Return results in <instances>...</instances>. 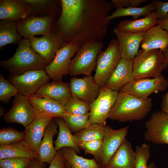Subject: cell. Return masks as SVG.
I'll return each mask as SVG.
<instances>
[{
  "mask_svg": "<svg viewBox=\"0 0 168 168\" xmlns=\"http://www.w3.org/2000/svg\"><path fill=\"white\" fill-rule=\"evenodd\" d=\"M65 166L66 168H70L69 164L65 161Z\"/></svg>",
  "mask_w": 168,
  "mask_h": 168,
  "instance_id": "816d5d0a",
  "label": "cell"
},
{
  "mask_svg": "<svg viewBox=\"0 0 168 168\" xmlns=\"http://www.w3.org/2000/svg\"><path fill=\"white\" fill-rule=\"evenodd\" d=\"M134 79L133 60L121 58L104 87L118 91Z\"/></svg>",
  "mask_w": 168,
  "mask_h": 168,
  "instance_id": "ffe728a7",
  "label": "cell"
},
{
  "mask_svg": "<svg viewBox=\"0 0 168 168\" xmlns=\"http://www.w3.org/2000/svg\"><path fill=\"white\" fill-rule=\"evenodd\" d=\"M102 144V140L98 139L80 142L78 145L86 153L91 154L94 157L99 152Z\"/></svg>",
  "mask_w": 168,
  "mask_h": 168,
  "instance_id": "60d3db41",
  "label": "cell"
},
{
  "mask_svg": "<svg viewBox=\"0 0 168 168\" xmlns=\"http://www.w3.org/2000/svg\"><path fill=\"white\" fill-rule=\"evenodd\" d=\"M58 126L54 119L46 127L38 152V158L42 163L49 164L57 151L54 147L53 138L58 133Z\"/></svg>",
  "mask_w": 168,
  "mask_h": 168,
  "instance_id": "d4e9b609",
  "label": "cell"
},
{
  "mask_svg": "<svg viewBox=\"0 0 168 168\" xmlns=\"http://www.w3.org/2000/svg\"><path fill=\"white\" fill-rule=\"evenodd\" d=\"M152 2L156 7V12L158 19H163L168 17V2L153 0Z\"/></svg>",
  "mask_w": 168,
  "mask_h": 168,
  "instance_id": "7bdbcfd3",
  "label": "cell"
},
{
  "mask_svg": "<svg viewBox=\"0 0 168 168\" xmlns=\"http://www.w3.org/2000/svg\"><path fill=\"white\" fill-rule=\"evenodd\" d=\"M30 9L23 0H0V19L15 21L23 20Z\"/></svg>",
  "mask_w": 168,
  "mask_h": 168,
  "instance_id": "603a6c76",
  "label": "cell"
},
{
  "mask_svg": "<svg viewBox=\"0 0 168 168\" xmlns=\"http://www.w3.org/2000/svg\"><path fill=\"white\" fill-rule=\"evenodd\" d=\"M152 106L150 97L142 99L119 91L108 119L121 122L140 121L147 116Z\"/></svg>",
  "mask_w": 168,
  "mask_h": 168,
  "instance_id": "7a4b0ae2",
  "label": "cell"
},
{
  "mask_svg": "<svg viewBox=\"0 0 168 168\" xmlns=\"http://www.w3.org/2000/svg\"><path fill=\"white\" fill-rule=\"evenodd\" d=\"M64 107L67 112L76 115L86 114L89 112L90 110L89 104L72 96Z\"/></svg>",
  "mask_w": 168,
  "mask_h": 168,
  "instance_id": "d590c367",
  "label": "cell"
},
{
  "mask_svg": "<svg viewBox=\"0 0 168 168\" xmlns=\"http://www.w3.org/2000/svg\"><path fill=\"white\" fill-rule=\"evenodd\" d=\"M136 153L126 138L107 163L105 168H135Z\"/></svg>",
  "mask_w": 168,
  "mask_h": 168,
  "instance_id": "cb8c5ba5",
  "label": "cell"
},
{
  "mask_svg": "<svg viewBox=\"0 0 168 168\" xmlns=\"http://www.w3.org/2000/svg\"><path fill=\"white\" fill-rule=\"evenodd\" d=\"M116 8L138 7L144 2H148V0H111Z\"/></svg>",
  "mask_w": 168,
  "mask_h": 168,
  "instance_id": "b9f144b4",
  "label": "cell"
},
{
  "mask_svg": "<svg viewBox=\"0 0 168 168\" xmlns=\"http://www.w3.org/2000/svg\"><path fill=\"white\" fill-rule=\"evenodd\" d=\"M128 129V126L115 129L109 125H105L101 148L94 158L100 168H105L110 158L126 138Z\"/></svg>",
  "mask_w": 168,
  "mask_h": 168,
  "instance_id": "52a82bcc",
  "label": "cell"
},
{
  "mask_svg": "<svg viewBox=\"0 0 168 168\" xmlns=\"http://www.w3.org/2000/svg\"><path fill=\"white\" fill-rule=\"evenodd\" d=\"M161 107V111L168 114V90L163 97Z\"/></svg>",
  "mask_w": 168,
  "mask_h": 168,
  "instance_id": "f6af8a7d",
  "label": "cell"
},
{
  "mask_svg": "<svg viewBox=\"0 0 168 168\" xmlns=\"http://www.w3.org/2000/svg\"><path fill=\"white\" fill-rule=\"evenodd\" d=\"M34 95L41 98L54 100L64 106L72 97L69 84L61 81H53L44 85Z\"/></svg>",
  "mask_w": 168,
  "mask_h": 168,
  "instance_id": "7402d4cb",
  "label": "cell"
},
{
  "mask_svg": "<svg viewBox=\"0 0 168 168\" xmlns=\"http://www.w3.org/2000/svg\"><path fill=\"white\" fill-rule=\"evenodd\" d=\"M24 132H20L15 129L7 127L0 131V145H7L21 142L24 139Z\"/></svg>",
  "mask_w": 168,
  "mask_h": 168,
  "instance_id": "8d00e7d4",
  "label": "cell"
},
{
  "mask_svg": "<svg viewBox=\"0 0 168 168\" xmlns=\"http://www.w3.org/2000/svg\"><path fill=\"white\" fill-rule=\"evenodd\" d=\"M150 149V145L146 143L136 147L135 168H148L147 163L151 155Z\"/></svg>",
  "mask_w": 168,
  "mask_h": 168,
  "instance_id": "f35d334b",
  "label": "cell"
},
{
  "mask_svg": "<svg viewBox=\"0 0 168 168\" xmlns=\"http://www.w3.org/2000/svg\"><path fill=\"white\" fill-rule=\"evenodd\" d=\"M121 58L120 47L117 39H112L105 50L98 55L93 77L101 88L104 87Z\"/></svg>",
  "mask_w": 168,
  "mask_h": 168,
  "instance_id": "8992f818",
  "label": "cell"
},
{
  "mask_svg": "<svg viewBox=\"0 0 168 168\" xmlns=\"http://www.w3.org/2000/svg\"><path fill=\"white\" fill-rule=\"evenodd\" d=\"M0 117H2L3 115L4 116L5 114H4V110L3 108L0 106Z\"/></svg>",
  "mask_w": 168,
  "mask_h": 168,
  "instance_id": "f907efd6",
  "label": "cell"
},
{
  "mask_svg": "<svg viewBox=\"0 0 168 168\" xmlns=\"http://www.w3.org/2000/svg\"><path fill=\"white\" fill-rule=\"evenodd\" d=\"M163 53L160 50H139L133 60L134 79L159 76L163 70Z\"/></svg>",
  "mask_w": 168,
  "mask_h": 168,
  "instance_id": "5b68a950",
  "label": "cell"
},
{
  "mask_svg": "<svg viewBox=\"0 0 168 168\" xmlns=\"http://www.w3.org/2000/svg\"><path fill=\"white\" fill-rule=\"evenodd\" d=\"M148 168H158L156 166L154 162L153 161H151L148 164Z\"/></svg>",
  "mask_w": 168,
  "mask_h": 168,
  "instance_id": "681fc988",
  "label": "cell"
},
{
  "mask_svg": "<svg viewBox=\"0 0 168 168\" xmlns=\"http://www.w3.org/2000/svg\"><path fill=\"white\" fill-rule=\"evenodd\" d=\"M119 92L118 91L105 87L100 88L98 97L90 104L89 124L98 123L106 125Z\"/></svg>",
  "mask_w": 168,
  "mask_h": 168,
  "instance_id": "30bf717a",
  "label": "cell"
},
{
  "mask_svg": "<svg viewBox=\"0 0 168 168\" xmlns=\"http://www.w3.org/2000/svg\"><path fill=\"white\" fill-rule=\"evenodd\" d=\"M60 150L70 168H100L94 159H88L79 156L71 147H65Z\"/></svg>",
  "mask_w": 168,
  "mask_h": 168,
  "instance_id": "4dcf8cb0",
  "label": "cell"
},
{
  "mask_svg": "<svg viewBox=\"0 0 168 168\" xmlns=\"http://www.w3.org/2000/svg\"><path fill=\"white\" fill-rule=\"evenodd\" d=\"M19 33L16 22L5 20L0 21V48L6 45L17 44L22 40Z\"/></svg>",
  "mask_w": 168,
  "mask_h": 168,
  "instance_id": "f1b7e54d",
  "label": "cell"
},
{
  "mask_svg": "<svg viewBox=\"0 0 168 168\" xmlns=\"http://www.w3.org/2000/svg\"><path fill=\"white\" fill-rule=\"evenodd\" d=\"M86 0H61L60 15L53 23L52 32L62 39L70 30L77 20Z\"/></svg>",
  "mask_w": 168,
  "mask_h": 168,
  "instance_id": "8fae6325",
  "label": "cell"
},
{
  "mask_svg": "<svg viewBox=\"0 0 168 168\" xmlns=\"http://www.w3.org/2000/svg\"><path fill=\"white\" fill-rule=\"evenodd\" d=\"M33 159L13 157L0 159V168H29Z\"/></svg>",
  "mask_w": 168,
  "mask_h": 168,
  "instance_id": "ab89813d",
  "label": "cell"
},
{
  "mask_svg": "<svg viewBox=\"0 0 168 168\" xmlns=\"http://www.w3.org/2000/svg\"><path fill=\"white\" fill-rule=\"evenodd\" d=\"M141 44L143 50L157 49L163 52L168 46V31L155 25L145 32Z\"/></svg>",
  "mask_w": 168,
  "mask_h": 168,
  "instance_id": "484cf974",
  "label": "cell"
},
{
  "mask_svg": "<svg viewBox=\"0 0 168 168\" xmlns=\"http://www.w3.org/2000/svg\"><path fill=\"white\" fill-rule=\"evenodd\" d=\"M49 164L48 168H66L65 160L60 149L57 151L56 154Z\"/></svg>",
  "mask_w": 168,
  "mask_h": 168,
  "instance_id": "ee69618b",
  "label": "cell"
},
{
  "mask_svg": "<svg viewBox=\"0 0 168 168\" xmlns=\"http://www.w3.org/2000/svg\"><path fill=\"white\" fill-rule=\"evenodd\" d=\"M18 93L16 87L0 74V100L4 103L8 102L13 96Z\"/></svg>",
  "mask_w": 168,
  "mask_h": 168,
  "instance_id": "74e56055",
  "label": "cell"
},
{
  "mask_svg": "<svg viewBox=\"0 0 168 168\" xmlns=\"http://www.w3.org/2000/svg\"><path fill=\"white\" fill-rule=\"evenodd\" d=\"M53 119L43 116H35L33 121L25 127L23 131L25 136L21 142L26 148L37 154L44 130Z\"/></svg>",
  "mask_w": 168,
  "mask_h": 168,
  "instance_id": "e0dca14e",
  "label": "cell"
},
{
  "mask_svg": "<svg viewBox=\"0 0 168 168\" xmlns=\"http://www.w3.org/2000/svg\"><path fill=\"white\" fill-rule=\"evenodd\" d=\"M69 84L72 96L89 104L97 98L100 89L91 75L81 78H72Z\"/></svg>",
  "mask_w": 168,
  "mask_h": 168,
  "instance_id": "ac0fdd59",
  "label": "cell"
},
{
  "mask_svg": "<svg viewBox=\"0 0 168 168\" xmlns=\"http://www.w3.org/2000/svg\"><path fill=\"white\" fill-rule=\"evenodd\" d=\"M46 166V163L41 162L37 158L33 160L29 168H45Z\"/></svg>",
  "mask_w": 168,
  "mask_h": 168,
  "instance_id": "bcb514c9",
  "label": "cell"
},
{
  "mask_svg": "<svg viewBox=\"0 0 168 168\" xmlns=\"http://www.w3.org/2000/svg\"><path fill=\"white\" fill-rule=\"evenodd\" d=\"M156 24L168 31V17L163 19H158Z\"/></svg>",
  "mask_w": 168,
  "mask_h": 168,
  "instance_id": "c3c4849f",
  "label": "cell"
},
{
  "mask_svg": "<svg viewBox=\"0 0 168 168\" xmlns=\"http://www.w3.org/2000/svg\"><path fill=\"white\" fill-rule=\"evenodd\" d=\"M168 87V80L161 74L153 78L134 79L120 90L138 98L146 99L153 93L165 91Z\"/></svg>",
  "mask_w": 168,
  "mask_h": 168,
  "instance_id": "9c48e42d",
  "label": "cell"
},
{
  "mask_svg": "<svg viewBox=\"0 0 168 168\" xmlns=\"http://www.w3.org/2000/svg\"><path fill=\"white\" fill-rule=\"evenodd\" d=\"M31 47L49 64L58 51L65 44L60 36L51 32L41 37L29 39Z\"/></svg>",
  "mask_w": 168,
  "mask_h": 168,
  "instance_id": "2e32d148",
  "label": "cell"
},
{
  "mask_svg": "<svg viewBox=\"0 0 168 168\" xmlns=\"http://www.w3.org/2000/svg\"><path fill=\"white\" fill-rule=\"evenodd\" d=\"M13 157L34 159L38 158V155L28 150L21 142L9 145H0V159Z\"/></svg>",
  "mask_w": 168,
  "mask_h": 168,
  "instance_id": "1f68e13d",
  "label": "cell"
},
{
  "mask_svg": "<svg viewBox=\"0 0 168 168\" xmlns=\"http://www.w3.org/2000/svg\"><path fill=\"white\" fill-rule=\"evenodd\" d=\"M156 10V7L152 2L142 7L116 8L114 12L109 16L108 19L110 21L116 18L129 16H132L133 20H136L141 16H145Z\"/></svg>",
  "mask_w": 168,
  "mask_h": 168,
  "instance_id": "836d02e7",
  "label": "cell"
},
{
  "mask_svg": "<svg viewBox=\"0 0 168 168\" xmlns=\"http://www.w3.org/2000/svg\"><path fill=\"white\" fill-rule=\"evenodd\" d=\"M158 19L156 12L153 11L143 18L122 21L118 24L116 27L122 31L128 33L145 32L156 25Z\"/></svg>",
  "mask_w": 168,
  "mask_h": 168,
  "instance_id": "4316f807",
  "label": "cell"
},
{
  "mask_svg": "<svg viewBox=\"0 0 168 168\" xmlns=\"http://www.w3.org/2000/svg\"><path fill=\"white\" fill-rule=\"evenodd\" d=\"M105 125L98 123L90 124L73 134L76 142L78 145L83 142L98 139L102 140L105 134Z\"/></svg>",
  "mask_w": 168,
  "mask_h": 168,
  "instance_id": "d6a6232c",
  "label": "cell"
},
{
  "mask_svg": "<svg viewBox=\"0 0 168 168\" xmlns=\"http://www.w3.org/2000/svg\"><path fill=\"white\" fill-rule=\"evenodd\" d=\"M144 139L157 145H168V114L161 110L152 113L145 123Z\"/></svg>",
  "mask_w": 168,
  "mask_h": 168,
  "instance_id": "4fadbf2b",
  "label": "cell"
},
{
  "mask_svg": "<svg viewBox=\"0 0 168 168\" xmlns=\"http://www.w3.org/2000/svg\"><path fill=\"white\" fill-rule=\"evenodd\" d=\"M28 98L34 108L35 116L62 118L69 113L63 106L52 100L41 98L34 94L28 96Z\"/></svg>",
  "mask_w": 168,
  "mask_h": 168,
  "instance_id": "44dd1931",
  "label": "cell"
},
{
  "mask_svg": "<svg viewBox=\"0 0 168 168\" xmlns=\"http://www.w3.org/2000/svg\"><path fill=\"white\" fill-rule=\"evenodd\" d=\"M89 117V112L80 115L69 113L62 118L71 132L75 133L90 125L88 122Z\"/></svg>",
  "mask_w": 168,
  "mask_h": 168,
  "instance_id": "e575fe53",
  "label": "cell"
},
{
  "mask_svg": "<svg viewBox=\"0 0 168 168\" xmlns=\"http://www.w3.org/2000/svg\"><path fill=\"white\" fill-rule=\"evenodd\" d=\"M113 32L119 42L121 58L133 60L138 53L145 32L128 33L119 30L116 27Z\"/></svg>",
  "mask_w": 168,
  "mask_h": 168,
  "instance_id": "d6986e66",
  "label": "cell"
},
{
  "mask_svg": "<svg viewBox=\"0 0 168 168\" xmlns=\"http://www.w3.org/2000/svg\"><path fill=\"white\" fill-rule=\"evenodd\" d=\"M115 7L111 1L86 0L75 23L63 39L65 44L81 46L90 40L102 41L110 23L109 12Z\"/></svg>",
  "mask_w": 168,
  "mask_h": 168,
  "instance_id": "6da1fadb",
  "label": "cell"
},
{
  "mask_svg": "<svg viewBox=\"0 0 168 168\" xmlns=\"http://www.w3.org/2000/svg\"><path fill=\"white\" fill-rule=\"evenodd\" d=\"M48 63L32 48L29 39H23L14 54L0 62V66L10 73L19 75L32 70L44 69Z\"/></svg>",
  "mask_w": 168,
  "mask_h": 168,
  "instance_id": "3957f363",
  "label": "cell"
},
{
  "mask_svg": "<svg viewBox=\"0 0 168 168\" xmlns=\"http://www.w3.org/2000/svg\"><path fill=\"white\" fill-rule=\"evenodd\" d=\"M54 16L28 15L16 22L18 32L25 39H29L36 35H44L52 32Z\"/></svg>",
  "mask_w": 168,
  "mask_h": 168,
  "instance_id": "5bb4252c",
  "label": "cell"
},
{
  "mask_svg": "<svg viewBox=\"0 0 168 168\" xmlns=\"http://www.w3.org/2000/svg\"><path fill=\"white\" fill-rule=\"evenodd\" d=\"M30 9V13L40 16H55L58 1L53 0H23Z\"/></svg>",
  "mask_w": 168,
  "mask_h": 168,
  "instance_id": "f546056e",
  "label": "cell"
},
{
  "mask_svg": "<svg viewBox=\"0 0 168 168\" xmlns=\"http://www.w3.org/2000/svg\"><path fill=\"white\" fill-rule=\"evenodd\" d=\"M55 118V121L59 128L58 137L54 142L55 150L57 151L63 147H70L73 149L76 153H79L80 148L63 119Z\"/></svg>",
  "mask_w": 168,
  "mask_h": 168,
  "instance_id": "83f0119b",
  "label": "cell"
},
{
  "mask_svg": "<svg viewBox=\"0 0 168 168\" xmlns=\"http://www.w3.org/2000/svg\"><path fill=\"white\" fill-rule=\"evenodd\" d=\"M162 52L163 56V70H166L168 68V46Z\"/></svg>",
  "mask_w": 168,
  "mask_h": 168,
  "instance_id": "7dc6e473",
  "label": "cell"
},
{
  "mask_svg": "<svg viewBox=\"0 0 168 168\" xmlns=\"http://www.w3.org/2000/svg\"><path fill=\"white\" fill-rule=\"evenodd\" d=\"M50 78L44 69L30 70L19 75L10 74L8 80L17 88L18 93L25 96L34 94Z\"/></svg>",
  "mask_w": 168,
  "mask_h": 168,
  "instance_id": "ba28073f",
  "label": "cell"
},
{
  "mask_svg": "<svg viewBox=\"0 0 168 168\" xmlns=\"http://www.w3.org/2000/svg\"><path fill=\"white\" fill-rule=\"evenodd\" d=\"M35 115L28 97L18 93L14 97L11 108L4 114L3 119L7 123L19 124L26 127L33 121Z\"/></svg>",
  "mask_w": 168,
  "mask_h": 168,
  "instance_id": "9a60e30c",
  "label": "cell"
},
{
  "mask_svg": "<svg viewBox=\"0 0 168 168\" xmlns=\"http://www.w3.org/2000/svg\"><path fill=\"white\" fill-rule=\"evenodd\" d=\"M81 47L78 44L69 43L58 51L54 59L45 69L53 81H61L63 76L68 74L71 58Z\"/></svg>",
  "mask_w": 168,
  "mask_h": 168,
  "instance_id": "7c38bea8",
  "label": "cell"
},
{
  "mask_svg": "<svg viewBox=\"0 0 168 168\" xmlns=\"http://www.w3.org/2000/svg\"><path fill=\"white\" fill-rule=\"evenodd\" d=\"M103 47L102 41L96 40L89 41L82 44L72 59L69 75L91 76L96 67L98 55Z\"/></svg>",
  "mask_w": 168,
  "mask_h": 168,
  "instance_id": "277c9868",
  "label": "cell"
}]
</instances>
